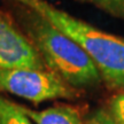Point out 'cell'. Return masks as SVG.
<instances>
[{"label":"cell","instance_id":"obj_1","mask_svg":"<svg viewBox=\"0 0 124 124\" xmlns=\"http://www.w3.org/2000/svg\"><path fill=\"white\" fill-rule=\"evenodd\" d=\"M15 22L35 46L47 69L75 90L94 89L101 84L99 70L87 53L38 12L12 2Z\"/></svg>","mask_w":124,"mask_h":124},{"label":"cell","instance_id":"obj_2","mask_svg":"<svg viewBox=\"0 0 124 124\" xmlns=\"http://www.w3.org/2000/svg\"><path fill=\"white\" fill-rule=\"evenodd\" d=\"M7 1L24 5L43 15L87 53L108 86L124 90V38L93 27L55 7L47 0Z\"/></svg>","mask_w":124,"mask_h":124},{"label":"cell","instance_id":"obj_3","mask_svg":"<svg viewBox=\"0 0 124 124\" xmlns=\"http://www.w3.org/2000/svg\"><path fill=\"white\" fill-rule=\"evenodd\" d=\"M0 93H8L33 103L74 99L77 91L48 69H0Z\"/></svg>","mask_w":124,"mask_h":124},{"label":"cell","instance_id":"obj_4","mask_svg":"<svg viewBox=\"0 0 124 124\" xmlns=\"http://www.w3.org/2000/svg\"><path fill=\"white\" fill-rule=\"evenodd\" d=\"M9 68L47 69L15 20L0 12V69Z\"/></svg>","mask_w":124,"mask_h":124},{"label":"cell","instance_id":"obj_5","mask_svg":"<svg viewBox=\"0 0 124 124\" xmlns=\"http://www.w3.org/2000/svg\"><path fill=\"white\" fill-rule=\"evenodd\" d=\"M33 124H84L78 109L67 103H59L41 110L21 106Z\"/></svg>","mask_w":124,"mask_h":124},{"label":"cell","instance_id":"obj_6","mask_svg":"<svg viewBox=\"0 0 124 124\" xmlns=\"http://www.w3.org/2000/svg\"><path fill=\"white\" fill-rule=\"evenodd\" d=\"M0 124H33L21 105L10 101L0 93Z\"/></svg>","mask_w":124,"mask_h":124},{"label":"cell","instance_id":"obj_7","mask_svg":"<svg viewBox=\"0 0 124 124\" xmlns=\"http://www.w3.org/2000/svg\"><path fill=\"white\" fill-rule=\"evenodd\" d=\"M94 5L114 17L124 20V0H82Z\"/></svg>","mask_w":124,"mask_h":124},{"label":"cell","instance_id":"obj_8","mask_svg":"<svg viewBox=\"0 0 124 124\" xmlns=\"http://www.w3.org/2000/svg\"><path fill=\"white\" fill-rule=\"evenodd\" d=\"M86 124H120L111 113L105 109H98L90 116Z\"/></svg>","mask_w":124,"mask_h":124},{"label":"cell","instance_id":"obj_9","mask_svg":"<svg viewBox=\"0 0 124 124\" xmlns=\"http://www.w3.org/2000/svg\"><path fill=\"white\" fill-rule=\"evenodd\" d=\"M111 114L120 124H124V93L116 95L110 103Z\"/></svg>","mask_w":124,"mask_h":124}]
</instances>
